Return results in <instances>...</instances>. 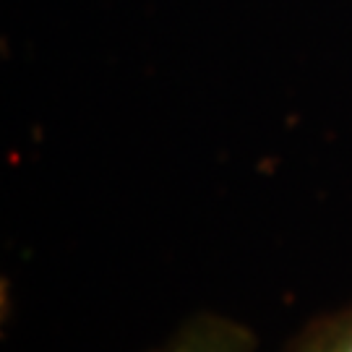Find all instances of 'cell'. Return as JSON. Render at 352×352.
Instances as JSON below:
<instances>
[{"mask_svg":"<svg viewBox=\"0 0 352 352\" xmlns=\"http://www.w3.org/2000/svg\"><path fill=\"white\" fill-rule=\"evenodd\" d=\"M256 347L258 340L243 321L199 314L190 316L167 342L146 352H256Z\"/></svg>","mask_w":352,"mask_h":352,"instance_id":"cell-1","label":"cell"},{"mask_svg":"<svg viewBox=\"0 0 352 352\" xmlns=\"http://www.w3.org/2000/svg\"><path fill=\"white\" fill-rule=\"evenodd\" d=\"M287 352H352V302L314 318L289 342Z\"/></svg>","mask_w":352,"mask_h":352,"instance_id":"cell-2","label":"cell"}]
</instances>
